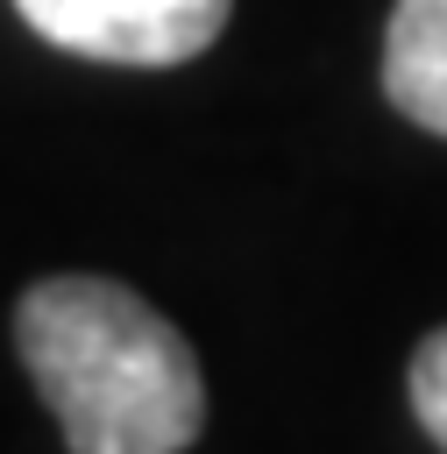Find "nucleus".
I'll return each instance as SVG.
<instances>
[{
  "label": "nucleus",
  "instance_id": "nucleus-1",
  "mask_svg": "<svg viewBox=\"0 0 447 454\" xmlns=\"http://www.w3.org/2000/svg\"><path fill=\"white\" fill-rule=\"evenodd\" d=\"M14 340L71 454H184L199 440V362L128 284L50 277L21 298Z\"/></svg>",
  "mask_w": 447,
  "mask_h": 454
},
{
  "label": "nucleus",
  "instance_id": "nucleus-3",
  "mask_svg": "<svg viewBox=\"0 0 447 454\" xmlns=\"http://www.w3.org/2000/svg\"><path fill=\"white\" fill-rule=\"evenodd\" d=\"M383 92L426 135H447V0H397L383 35Z\"/></svg>",
  "mask_w": 447,
  "mask_h": 454
},
{
  "label": "nucleus",
  "instance_id": "nucleus-2",
  "mask_svg": "<svg viewBox=\"0 0 447 454\" xmlns=\"http://www.w3.org/2000/svg\"><path fill=\"white\" fill-rule=\"evenodd\" d=\"M21 21L99 64H184L227 28V0H14Z\"/></svg>",
  "mask_w": 447,
  "mask_h": 454
},
{
  "label": "nucleus",
  "instance_id": "nucleus-4",
  "mask_svg": "<svg viewBox=\"0 0 447 454\" xmlns=\"http://www.w3.org/2000/svg\"><path fill=\"white\" fill-rule=\"evenodd\" d=\"M404 390H412V411H419L426 440L447 454V326L419 340V355H412V369H404Z\"/></svg>",
  "mask_w": 447,
  "mask_h": 454
}]
</instances>
